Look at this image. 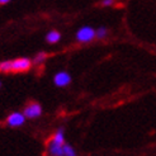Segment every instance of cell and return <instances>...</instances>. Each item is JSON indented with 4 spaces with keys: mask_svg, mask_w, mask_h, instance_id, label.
Returning <instances> with one entry per match:
<instances>
[{
    "mask_svg": "<svg viewBox=\"0 0 156 156\" xmlns=\"http://www.w3.org/2000/svg\"><path fill=\"white\" fill-rule=\"evenodd\" d=\"M10 0H0V4H6V3H9Z\"/></svg>",
    "mask_w": 156,
    "mask_h": 156,
    "instance_id": "obj_14",
    "label": "cell"
},
{
    "mask_svg": "<svg viewBox=\"0 0 156 156\" xmlns=\"http://www.w3.org/2000/svg\"><path fill=\"white\" fill-rule=\"evenodd\" d=\"M61 38V34L57 32V30H51V32L47 33L46 36V40H47L48 43H57Z\"/></svg>",
    "mask_w": 156,
    "mask_h": 156,
    "instance_id": "obj_8",
    "label": "cell"
},
{
    "mask_svg": "<svg viewBox=\"0 0 156 156\" xmlns=\"http://www.w3.org/2000/svg\"><path fill=\"white\" fill-rule=\"evenodd\" d=\"M108 36V29L105 27H99L98 29H95V37L99 40H103Z\"/></svg>",
    "mask_w": 156,
    "mask_h": 156,
    "instance_id": "obj_10",
    "label": "cell"
},
{
    "mask_svg": "<svg viewBox=\"0 0 156 156\" xmlns=\"http://www.w3.org/2000/svg\"><path fill=\"white\" fill-rule=\"evenodd\" d=\"M26 118L28 119H34L38 118L41 114H42V107L38 104V103H30L29 105H27L24 108V112H23Z\"/></svg>",
    "mask_w": 156,
    "mask_h": 156,
    "instance_id": "obj_3",
    "label": "cell"
},
{
    "mask_svg": "<svg viewBox=\"0 0 156 156\" xmlns=\"http://www.w3.org/2000/svg\"><path fill=\"white\" fill-rule=\"evenodd\" d=\"M53 83L57 88H64L71 83V76H70L66 71H60L55 75L53 77Z\"/></svg>",
    "mask_w": 156,
    "mask_h": 156,
    "instance_id": "obj_5",
    "label": "cell"
},
{
    "mask_svg": "<svg viewBox=\"0 0 156 156\" xmlns=\"http://www.w3.org/2000/svg\"><path fill=\"white\" fill-rule=\"evenodd\" d=\"M0 88H2V81H0Z\"/></svg>",
    "mask_w": 156,
    "mask_h": 156,
    "instance_id": "obj_15",
    "label": "cell"
},
{
    "mask_svg": "<svg viewBox=\"0 0 156 156\" xmlns=\"http://www.w3.org/2000/svg\"><path fill=\"white\" fill-rule=\"evenodd\" d=\"M64 145H58V144H55L51 142L50 145V154L52 156H64V149H62Z\"/></svg>",
    "mask_w": 156,
    "mask_h": 156,
    "instance_id": "obj_7",
    "label": "cell"
},
{
    "mask_svg": "<svg viewBox=\"0 0 156 156\" xmlns=\"http://www.w3.org/2000/svg\"><path fill=\"white\" fill-rule=\"evenodd\" d=\"M62 149H64V156H76V151H75V149L71 145L64 144Z\"/></svg>",
    "mask_w": 156,
    "mask_h": 156,
    "instance_id": "obj_9",
    "label": "cell"
},
{
    "mask_svg": "<svg viewBox=\"0 0 156 156\" xmlns=\"http://www.w3.org/2000/svg\"><path fill=\"white\" fill-rule=\"evenodd\" d=\"M95 38V29L89 26H84L76 32V40L81 43H88Z\"/></svg>",
    "mask_w": 156,
    "mask_h": 156,
    "instance_id": "obj_1",
    "label": "cell"
},
{
    "mask_svg": "<svg viewBox=\"0 0 156 156\" xmlns=\"http://www.w3.org/2000/svg\"><path fill=\"white\" fill-rule=\"evenodd\" d=\"M113 3H114V0H103L102 5L103 6H111V5H113Z\"/></svg>",
    "mask_w": 156,
    "mask_h": 156,
    "instance_id": "obj_13",
    "label": "cell"
},
{
    "mask_svg": "<svg viewBox=\"0 0 156 156\" xmlns=\"http://www.w3.org/2000/svg\"><path fill=\"white\" fill-rule=\"evenodd\" d=\"M0 71L2 73H12V61L0 62Z\"/></svg>",
    "mask_w": 156,
    "mask_h": 156,
    "instance_id": "obj_11",
    "label": "cell"
},
{
    "mask_svg": "<svg viewBox=\"0 0 156 156\" xmlns=\"http://www.w3.org/2000/svg\"><path fill=\"white\" fill-rule=\"evenodd\" d=\"M24 122H26L24 114L19 113V112H13L12 114H9V117H8V119H6L8 126H9V127H14V128L23 126Z\"/></svg>",
    "mask_w": 156,
    "mask_h": 156,
    "instance_id": "obj_4",
    "label": "cell"
},
{
    "mask_svg": "<svg viewBox=\"0 0 156 156\" xmlns=\"http://www.w3.org/2000/svg\"><path fill=\"white\" fill-rule=\"evenodd\" d=\"M44 60H46V53L44 52H40V53L36 55V57L33 58V62L36 65H41Z\"/></svg>",
    "mask_w": 156,
    "mask_h": 156,
    "instance_id": "obj_12",
    "label": "cell"
},
{
    "mask_svg": "<svg viewBox=\"0 0 156 156\" xmlns=\"http://www.w3.org/2000/svg\"><path fill=\"white\" fill-rule=\"evenodd\" d=\"M52 142L58 144V145H64V144H65V129L62 128V127L58 128V129L56 131V133L53 135Z\"/></svg>",
    "mask_w": 156,
    "mask_h": 156,
    "instance_id": "obj_6",
    "label": "cell"
},
{
    "mask_svg": "<svg viewBox=\"0 0 156 156\" xmlns=\"http://www.w3.org/2000/svg\"><path fill=\"white\" fill-rule=\"evenodd\" d=\"M32 62H30L29 58L22 57V58H17L12 61V71L13 73H23L27 71V70L30 67Z\"/></svg>",
    "mask_w": 156,
    "mask_h": 156,
    "instance_id": "obj_2",
    "label": "cell"
}]
</instances>
